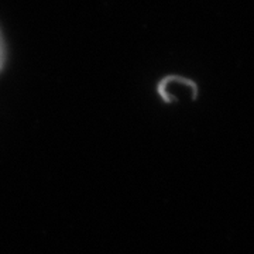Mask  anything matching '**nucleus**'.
I'll list each match as a JSON object with an SVG mask.
<instances>
[{"label":"nucleus","mask_w":254,"mask_h":254,"mask_svg":"<svg viewBox=\"0 0 254 254\" xmlns=\"http://www.w3.org/2000/svg\"><path fill=\"white\" fill-rule=\"evenodd\" d=\"M3 60H4V53H3V43H1V37H0V68L3 65Z\"/></svg>","instance_id":"1"}]
</instances>
